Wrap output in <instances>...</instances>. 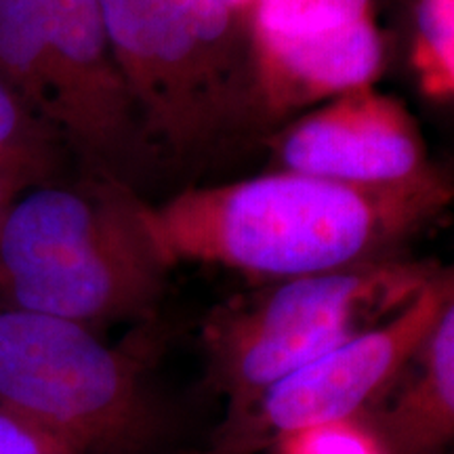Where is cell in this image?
Returning a JSON list of instances; mask_svg holds the SVG:
<instances>
[{"instance_id":"obj_7","label":"cell","mask_w":454,"mask_h":454,"mask_svg":"<svg viewBox=\"0 0 454 454\" xmlns=\"http://www.w3.org/2000/svg\"><path fill=\"white\" fill-rule=\"evenodd\" d=\"M454 263L440 265L404 308L288 374L227 423L221 454H248L309 425L366 419L400 381L442 303Z\"/></svg>"},{"instance_id":"obj_8","label":"cell","mask_w":454,"mask_h":454,"mask_svg":"<svg viewBox=\"0 0 454 454\" xmlns=\"http://www.w3.org/2000/svg\"><path fill=\"white\" fill-rule=\"evenodd\" d=\"M254 84L270 127L374 84L385 51L372 0H254Z\"/></svg>"},{"instance_id":"obj_5","label":"cell","mask_w":454,"mask_h":454,"mask_svg":"<svg viewBox=\"0 0 454 454\" xmlns=\"http://www.w3.org/2000/svg\"><path fill=\"white\" fill-rule=\"evenodd\" d=\"M438 263L397 257L263 282L208 316L204 345L231 417L265 391L411 301Z\"/></svg>"},{"instance_id":"obj_4","label":"cell","mask_w":454,"mask_h":454,"mask_svg":"<svg viewBox=\"0 0 454 454\" xmlns=\"http://www.w3.org/2000/svg\"><path fill=\"white\" fill-rule=\"evenodd\" d=\"M0 70L90 175L135 187L158 160L99 0H0Z\"/></svg>"},{"instance_id":"obj_15","label":"cell","mask_w":454,"mask_h":454,"mask_svg":"<svg viewBox=\"0 0 454 454\" xmlns=\"http://www.w3.org/2000/svg\"><path fill=\"white\" fill-rule=\"evenodd\" d=\"M21 192L24 190H21L17 184H13V181L0 177V221H3L4 213H7V208L11 207V202H13Z\"/></svg>"},{"instance_id":"obj_10","label":"cell","mask_w":454,"mask_h":454,"mask_svg":"<svg viewBox=\"0 0 454 454\" xmlns=\"http://www.w3.org/2000/svg\"><path fill=\"white\" fill-rule=\"evenodd\" d=\"M374 411L377 417L371 425L391 454H446L452 450L454 291L442 303L400 381Z\"/></svg>"},{"instance_id":"obj_9","label":"cell","mask_w":454,"mask_h":454,"mask_svg":"<svg viewBox=\"0 0 454 454\" xmlns=\"http://www.w3.org/2000/svg\"><path fill=\"white\" fill-rule=\"evenodd\" d=\"M268 145L271 170L348 185L412 184L438 168L411 110L374 84L303 112Z\"/></svg>"},{"instance_id":"obj_2","label":"cell","mask_w":454,"mask_h":454,"mask_svg":"<svg viewBox=\"0 0 454 454\" xmlns=\"http://www.w3.org/2000/svg\"><path fill=\"white\" fill-rule=\"evenodd\" d=\"M170 268L152 204L114 177L27 187L0 221V303L93 331L150 314Z\"/></svg>"},{"instance_id":"obj_3","label":"cell","mask_w":454,"mask_h":454,"mask_svg":"<svg viewBox=\"0 0 454 454\" xmlns=\"http://www.w3.org/2000/svg\"><path fill=\"white\" fill-rule=\"evenodd\" d=\"M99 7L158 160L207 162L270 127L248 17L215 0H99Z\"/></svg>"},{"instance_id":"obj_6","label":"cell","mask_w":454,"mask_h":454,"mask_svg":"<svg viewBox=\"0 0 454 454\" xmlns=\"http://www.w3.org/2000/svg\"><path fill=\"white\" fill-rule=\"evenodd\" d=\"M0 408L81 448L135 452L156 414L141 368L93 328L0 303Z\"/></svg>"},{"instance_id":"obj_11","label":"cell","mask_w":454,"mask_h":454,"mask_svg":"<svg viewBox=\"0 0 454 454\" xmlns=\"http://www.w3.org/2000/svg\"><path fill=\"white\" fill-rule=\"evenodd\" d=\"M67 147L0 70V177L21 187L59 181Z\"/></svg>"},{"instance_id":"obj_14","label":"cell","mask_w":454,"mask_h":454,"mask_svg":"<svg viewBox=\"0 0 454 454\" xmlns=\"http://www.w3.org/2000/svg\"><path fill=\"white\" fill-rule=\"evenodd\" d=\"M0 454H82V450L7 408H0Z\"/></svg>"},{"instance_id":"obj_12","label":"cell","mask_w":454,"mask_h":454,"mask_svg":"<svg viewBox=\"0 0 454 454\" xmlns=\"http://www.w3.org/2000/svg\"><path fill=\"white\" fill-rule=\"evenodd\" d=\"M411 66L427 98L454 99V0H417Z\"/></svg>"},{"instance_id":"obj_16","label":"cell","mask_w":454,"mask_h":454,"mask_svg":"<svg viewBox=\"0 0 454 454\" xmlns=\"http://www.w3.org/2000/svg\"><path fill=\"white\" fill-rule=\"evenodd\" d=\"M215 3H219L221 7L231 11V13L248 17V20H251V11L254 7V0H215Z\"/></svg>"},{"instance_id":"obj_13","label":"cell","mask_w":454,"mask_h":454,"mask_svg":"<svg viewBox=\"0 0 454 454\" xmlns=\"http://www.w3.org/2000/svg\"><path fill=\"white\" fill-rule=\"evenodd\" d=\"M278 454H391L366 419L309 425L274 442Z\"/></svg>"},{"instance_id":"obj_1","label":"cell","mask_w":454,"mask_h":454,"mask_svg":"<svg viewBox=\"0 0 454 454\" xmlns=\"http://www.w3.org/2000/svg\"><path fill=\"white\" fill-rule=\"evenodd\" d=\"M452 202L454 177L442 167L402 185L270 170L187 187L152 215L170 265L192 261L276 282L404 257L402 248Z\"/></svg>"}]
</instances>
